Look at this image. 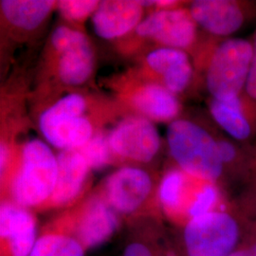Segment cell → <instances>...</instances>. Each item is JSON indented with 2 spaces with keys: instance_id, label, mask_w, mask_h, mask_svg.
Returning a JSON list of instances; mask_svg holds the SVG:
<instances>
[{
  "instance_id": "24",
  "label": "cell",
  "mask_w": 256,
  "mask_h": 256,
  "mask_svg": "<svg viewBox=\"0 0 256 256\" xmlns=\"http://www.w3.org/2000/svg\"><path fill=\"white\" fill-rule=\"evenodd\" d=\"M9 151L6 146L1 144L0 148V169H1V176L3 174H6V170L9 164Z\"/></svg>"
},
{
  "instance_id": "1",
  "label": "cell",
  "mask_w": 256,
  "mask_h": 256,
  "mask_svg": "<svg viewBox=\"0 0 256 256\" xmlns=\"http://www.w3.org/2000/svg\"><path fill=\"white\" fill-rule=\"evenodd\" d=\"M220 138L191 120L178 118L167 128V144L178 168L196 178L218 184L228 174Z\"/></svg>"
},
{
  "instance_id": "6",
  "label": "cell",
  "mask_w": 256,
  "mask_h": 256,
  "mask_svg": "<svg viewBox=\"0 0 256 256\" xmlns=\"http://www.w3.org/2000/svg\"><path fill=\"white\" fill-rule=\"evenodd\" d=\"M86 102L80 94H70L44 111L39 128L52 146L63 150H78L93 136L92 124L82 114Z\"/></svg>"
},
{
  "instance_id": "2",
  "label": "cell",
  "mask_w": 256,
  "mask_h": 256,
  "mask_svg": "<svg viewBox=\"0 0 256 256\" xmlns=\"http://www.w3.org/2000/svg\"><path fill=\"white\" fill-rule=\"evenodd\" d=\"M158 196L165 216L182 227L196 216L223 208L218 183L196 178L180 168L165 173Z\"/></svg>"
},
{
  "instance_id": "13",
  "label": "cell",
  "mask_w": 256,
  "mask_h": 256,
  "mask_svg": "<svg viewBox=\"0 0 256 256\" xmlns=\"http://www.w3.org/2000/svg\"><path fill=\"white\" fill-rule=\"evenodd\" d=\"M37 221L28 208L4 202L0 208L1 256H28L38 238Z\"/></svg>"
},
{
  "instance_id": "8",
  "label": "cell",
  "mask_w": 256,
  "mask_h": 256,
  "mask_svg": "<svg viewBox=\"0 0 256 256\" xmlns=\"http://www.w3.org/2000/svg\"><path fill=\"white\" fill-rule=\"evenodd\" d=\"M188 9L198 27L220 40L256 19V0H196Z\"/></svg>"
},
{
  "instance_id": "18",
  "label": "cell",
  "mask_w": 256,
  "mask_h": 256,
  "mask_svg": "<svg viewBox=\"0 0 256 256\" xmlns=\"http://www.w3.org/2000/svg\"><path fill=\"white\" fill-rule=\"evenodd\" d=\"M132 104L146 119L156 122H173L180 113L182 106L176 95L162 84L149 82L137 88Z\"/></svg>"
},
{
  "instance_id": "3",
  "label": "cell",
  "mask_w": 256,
  "mask_h": 256,
  "mask_svg": "<svg viewBox=\"0 0 256 256\" xmlns=\"http://www.w3.org/2000/svg\"><path fill=\"white\" fill-rule=\"evenodd\" d=\"M57 171V156L52 149L39 140L28 142L10 180L12 202L28 209L48 204L54 191Z\"/></svg>"
},
{
  "instance_id": "4",
  "label": "cell",
  "mask_w": 256,
  "mask_h": 256,
  "mask_svg": "<svg viewBox=\"0 0 256 256\" xmlns=\"http://www.w3.org/2000/svg\"><path fill=\"white\" fill-rule=\"evenodd\" d=\"M254 55L252 39H222L210 52L206 88L210 98L229 102L245 93Z\"/></svg>"
},
{
  "instance_id": "20",
  "label": "cell",
  "mask_w": 256,
  "mask_h": 256,
  "mask_svg": "<svg viewBox=\"0 0 256 256\" xmlns=\"http://www.w3.org/2000/svg\"><path fill=\"white\" fill-rule=\"evenodd\" d=\"M79 240L56 223L41 232L28 256H86Z\"/></svg>"
},
{
  "instance_id": "14",
  "label": "cell",
  "mask_w": 256,
  "mask_h": 256,
  "mask_svg": "<svg viewBox=\"0 0 256 256\" xmlns=\"http://www.w3.org/2000/svg\"><path fill=\"white\" fill-rule=\"evenodd\" d=\"M209 111L214 122L228 137L243 144L256 146V104L246 92L229 102L210 98Z\"/></svg>"
},
{
  "instance_id": "23",
  "label": "cell",
  "mask_w": 256,
  "mask_h": 256,
  "mask_svg": "<svg viewBox=\"0 0 256 256\" xmlns=\"http://www.w3.org/2000/svg\"><path fill=\"white\" fill-rule=\"evenodd\" d=\"M252 39L254 43V55L245 92L248 98L256 104V30Z\"/></svg>"
},
{
  "instance_id": "16",
  "label": "cell",
  "mask_w": 256,
  "mask_h": 256,
  "mask_svg": "<svg viewBox=\"0 0 256 256\" xmlns=\"http://www.w3.org/2000/svg\"><path fill=\"white\" fill-rule=\"evenodd\" d=\"M54 191L48 203L52 207L70 205L80 196L92 170L79 150H63L57 156Z\"/></svg>"
},
{
  "instance_id": "25",
  "label": "cell",
  "mask_w": 256,
  "mask_h": 256,
  "mask_svg": "<svg viewBox=\"0 0 256 256\" xmlns=\"http://www.w3.org/2000/svg\"><path fill=\"white\" fill-rule=\"evenodd\" d=\"M228 256H250L248 248H238Z\"/></svg>"
},
{
  "instance_id": "21",
  "label": "cell",
  "mask_w": 256,
  "mask_h": 256,
  "mask_svg": "<svg viewBox=\"0 0 256 256\" xmlns=\"http://www.w3.org/2000/svg\"><path fill=\"white\" fill-rule=\"evenodd\" d=\"M78 150L90 165V169L100 170L110 164L112 150L108 137H106L102 133L93 135L92 138Z\"/></svg>"
},
{
  "instance_id": "17",
  "label": "cell",
  "mask_w": 256,
  "mask_h": 256,
  "mask_svg": "<svg viewBox=\"0 0 256 256\" xmlns=\"http://www.w3.org/2000/svg\"><path fill=\"white\" fill-rule=\"evenodd\" d=\"M148 66L162 78V84L169 92H184L192 80L194 68L188 54L182 50L160 48L147 55Z\"/></svg>"
},
{
  "instance_id": "7",
  "label": "cell",
  "mask_w": 256,
  "mask_h": 256,
  "mask_svg": "<svg viewBox=\"0 0 256 256\" xmlns=\"http://www.w3.org/2000/svg\"><path fill=\"white\" fill-rule=\"evenodd\" d=\"M56 224L74 234L88 250L100 247L114 236L119 228V214L102 196H93Z\"/></svg>"
},
{
  "instance_id": "27",
  "label": "cell",
  "mask_w": 256,
  "mask_h": 256,
  "mask_svg": "<svg viewBox=\"0 0 256 256\" xmlns=\"http://www.w3.org/2000/svg\"><path fill=\"white\" fill-rule=\"evenodd\" d=\"M156 256V254H153V256Z\"/></svg>"
},
{
  "instance_id": "22",
  "label": "cell",
  "mask_w": 256,
  "mask_h": 256,
  "mask_svg": "<svg viewBox=\"0 0 256 256\" xmlns=\"http://www.w3.org/2000/svg\"><path fill=\"white\" fill-rule=\"evenodd\" d=\"M94 0H63L58 2V9L64 18L72 21H82L93 16L99 6Z\"/></svg>"
},
{
  "instance_id": "9",
  "label": "cell",
  "mask_w": 256,
  "mask_h": 256,
  "mask_svg": "<svg viewBox=\"0 0 256 256\" xmlns=\"http://www.w3.org/2000/svg\"><path fill=\"white\" fill-rule=\"evenodd\" d=\"M198 24L189 9H158L150 14L136 28L140 36L150 38L164 48L187 52L198 39Z\"/></svg>"
},
{
  "instance_id": "12",
  "label": "cell",
  "mask_w": 256,
  "mask_h": 256,
  "mask_svg": "<svg viewBox=\"0 0 256 256\" xmlns=\"http://www.w3.org/2000/svg\"><path fill=\"white\" fill-rule=\"evenodd\" d=\"M152 189L150 174L140 168L126 166L108 178L102 198L118 214L129 216L142 207Z\"/></svg>"
},
{
  "instance_id": "10",
  "label": "cell",
  "mask_w": 256,
  "mask_h": 256,
  "mask_svg": "<svg viewBox=\"0 0 256 256\" xmlns=\"http://www.w3.org/2000/svg\"><path fill=\"white\" fill-rule=\"evenodd\" d=\"M52 44L60 54L58 74L62 82L78 86L92 75L94 55L86 36L79 30L58 27L52 36Z\"/></svg>"
},
{
  "instance_id": "5",
  "label": "cell",
  "mask_w": 256,
  "mask_h": 256,
  "mask_svg": "<svg viewBox=\"0 0 256 256\" xmlns=\"http://www.w3.org/2000/svg\"><path fill=\"white\" fill-rule=\"evenodd\" d=\"M241 227L225 208L196 216L183 226L186 256H228L238 248Z\"/></svg>"
},
{
  "instance_id": "15",
  "label": "cell",
  "mask_w": 256,
  "mask_h": 256,
  "mask_svg": "<svg viewBox=\"0 0 256 256\" xmlns=\"http://www.w3.org/2000/svg\"><path fill=\"white\" fill-rule=\"evenodd\" d=\"M144 6L140 1L106 0L99 3L92 16V25L98 36L114 39L124 36L142 22Z\"/></svg>"
},
{
  "instance_id": "11",
  "label": "cell",
  "mask_w": 256,
  "mask_h": 256,
  "mask_svg": "<svg viewBox=\"0 0 256 256\" xmlns=\"http://www.w3.org/2000/svg\"><path fill=\"white\" fill-rule=\"evenodd\" d=\"M114 154L136 162H149L160 146L158 132L150 120L129 117L114 128L108 136Z\"/></svg>"
},
{
  "instance_id": "26",
  "label": "cell",
  "mask_w": 256,
  "mask_h": 256,
  "mask_svg": "<svg viewBox=\"0 0 256 256\" xmlns=\"http://www.w3.org/2000/svg\"><path fill=\"white\" fill-rule=\"evenodd\" d=\"M248 252H250V256H256V241L254 242L250 247H248Z\"/></svg>"
},
{
  "instance_id": "19",
  "label": "cell",
  "mask_w": 256,
  "mask_h": 256,
  "mask_svg": "<svg viewBox=\"0 0 256 256\" xmlns=\"http://www.w3.org/2000/svg\"><path fill=\"white\" fill-rule=\"evenodd\" d=\"M54 4V1L48 0H2L0 6L10 24L30 30L48 18Z\"/></svg>"
}]
</instances>
